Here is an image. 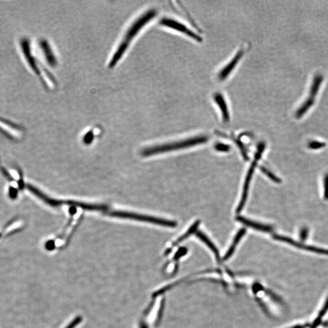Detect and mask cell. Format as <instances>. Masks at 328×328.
Wrapping results in <instances>:
<instances>
[{"label": "cell", "mask_w": 328, "mask_h": 328, "mask_svg": "<svg viewBox=\"0 0 328 328\" xmlns=\"http://www.w3.org/2000/svg\"><path fill=\"white\" fill-rule=\"evenodd\" d=\"M199 223L200 221H199V220L198 221L195 222V223L193 224V226L190 227L189 230H188V231L185 233L184 235H182V236L180 237L176 242H174V246H176V244H179V242H181L182 241H184V240L187 239V238L190 237V235L194 234V233L197 230V227H198Z\"/></svg>", "instance_id": "16"}, {"label": "cell", "mask_w": 328, "mask_h": 328, "mask_svg": "<svg viewBox=\"0 0 328 328\" xmlns=\"http://www.w3.org/2000/svg\"><path fill=\"white\" fill-rule=\"evenodd\" d=\"M324 190L325 199L328 200V174L325 177Z\"/></svg>", "instance_id": "22"}, {"label": "cell", "mask_w": 328, "mask_h": 328, "mask_svg": "<svg viewBox=\"0 0 328 328\" xmlns=\"http://www.w3.org/2000/svg\"><path fill=\"white\" fill-rule=\"evenodd\" d=\"M156 14L157 12L154 9H151L150 11L145 12L144 14L142 15L141 17H139L138 19H137V21L131 25L130 29L128 30L124 38L122 40L119 46L117 47L116 52H114L113 56H112L111 61L109 63V66L110 67L116 66L117 63L123 57L132 40L141 31V29L143 28L148 22H149L153 19H154L156 17Z\"/></svg>", "instance_id": "1"}, {"label": "cell", "mask_w": 328, "mask_h": 328, "mask_svg": "<svg viewBox=\"0 0 328 328\" xmlns=\"http://www.w3.org/2000/svg\"><path fill=\"white\" fill-rule=\"evenodd\" d=\"M236 219L238 221L241 222V223L246 225L248 227L252 228V229L259 230V231L264 232H271L273 230V228L271 226H268V225H264L258 223V222L251 221V220L245 219L244 217H238Z\"/></svg>", "instance_id": "10"}, {"label": "cell", "mask_w": 328, "mask_h": 328, "mask_svg": "<svg viewBox=\"0 0 328 328\" xmlns=\"http://www.w3.org/2000/svg\"><path fill=\"white\" fill-rule=\"evenodd\" d=\"M305 328V327H304L302 326V325H297V326L293 327H291V328Z\"/></svg>", "instance_id": "24"}, {"label": "cell", "mask_w": 328, "mask_h": 328, "mask_svg": "<svg viewBox=\"0 0 328 328\" xmlns=\"http://www.w3.org/2000/svg\"><path fill=\"white\" fill-rule=\"evenodd\" d=\"M141 328H148L147 325L144 324V323H142L141 325Z\"/></svg>", "instance_id": "25"}, {"label": "cell", "mask_w": 328, "mask_h": 328, "mask_svg": "<svg viewBox=\"0 0 328 328\" xmlns=\"http://www.w3.org/2000/svg\"><path fill=\"white\" fill-rule=\"evenodd\" d=\"M326 145L324 142L312 141L309 144V148L312 150H317L322 149Z\"/></svg>", "instance_id": "19"}, {"label": "cell", "mask_w": 328, "mask_h": 328, "mask_svg": "<svg viewBox=\"0 0 328 328\" xmlns=\"http://www.w3.org/2000/svg\"><path fill=\"white\" fill-rule=\"evenodd\" d=\"M196 235L200 240H202V241H203L204 243L212 250L213 252H214L215 256L217 257V259L218 260H219V250H218L216 246H215V245L213 244V242L210 241V240L209 239V238H208L206 235L204 234V233L200 231L197 232Z\"/></svg>", "instance_id": "13"}, {"label": "cell", "mask_w": 328, "mask_h": 328, "mask_svg": "<svg viewBox=\"0 0 328 328\" xmlns=\"http://www.w3.org/2000/svg\"><path fill=\"white\" fill-rule=\"evenodd\" d=\"M214 99L219 108L223 121L224 122H229L230 121L229 110L226 99L224 98L223 95L219 93V92H217V93L214 94Z\"/></svg>", "instance_id": "9"}, {"label": "cell", "mask_w": 328, "mask_h": 328, "mask_svg": "<svg viewBox=\"0 0 328 328\" xmlns=\"http://www.w3.org/2000/svg\"><path fill=\"white\" fill-rule=\"evenodd\" d=\"M187 251V249H185V247L181 248V249H180L179 251L177 252L176 255H175V259H178V258L181 257L182 255L186 254Z\"/></svg>", "instance_id": "23"}, {"label": "cell", "mask_w": 328, "mask_h": 328, "mask_svg": "<svg viewBox=\"0 0 328 328\" xmlns=\"http://www.w3.org/2000/svg\"><path fill=\"white\" fill-rule=\"evenodd\" d=\"M21 44V47L22 54H23L25 60H26L29 66L35 72V74H40V70L37 67L36 61L32 56L31 51V47H30L29 42L26 39H22L20 43Z\"/></svg>", "instance_id": "8"}, {"label": "cell", "mask_w": 328, "mask_h": 328, "mask_svg": "<svg viewBox=\"0 0 328 328\" xmlns=\"http://www.w3.org/2000/svg\"><path fill=\"white\" fill-rule=\"evenodd\" d=\"M328 311V298L326 300V302L325 303L324 307H322V309L320 310L319 315H318L317 317L315 320H318L320 322H322V319L324 317L325 314H327Z\"/></svg>", "instance_id": "18"}, {"label": "cell", "mask_w": 328, "mask_h": 328, "mask_svg": "<svg viewBox=\"0 0 328 328\" xmlns=\"http://www.w3.org/2000/svg\"><path fill=\"white\" fill-rule=\"evenodd\" d=\"M308 233H309V230L307 229V228H303L301 231H300V239H301L302 241H305V240H306L308 236Z\"/></svg>", "instance_id": "21"}, {"label": "cell", "mask_w": 328, "mask_h": 328, "mask_svg": "<svg viewBox=\"0 0 328 328\" xmlns=\"http://www.w3.org/2000/svg\"><path fill=\"white\" fill-rule=\"evenodd\" d=\"M323 81V77L321 75H318L315 77L314 81H313L310 90V98L314 99L318 93V91L320 89V85L322 84Z\"/></svg>", "instance_id": "14"}, {"label": "cell", "mask_w": 328, "mask_h": 328, "mask_svg": "<svg viewBox=\"0 0 328 328\" xmlns=\"http://www.w3.org/2000/svg\"><path fill=\"white\" fill-rule=\"evenodd\" d=\"M260 169H261L262 172L264 173V174L266 175L268 177H269L272 181L276 182V183H280V182H282L281 179H279V177H277L276 176H275L272 173L270 172L269 170H268L266 168L261 167H260Z\"/></svg>", "instance_id": "17"}, {"label": "cell", "mask_w": 328, "mask_h": 328, "mask_svg": "<svg viewBox=\"0 0 328 328\" xmlns=\"http://www.w3.org/2000/svg\"><path fill=\"white\" fill-rule=\"evenodd\" d=\"M273 238L277 241L286 242V243L291 245L292 246L299 248V249L307 250L311 252L316 253L318 254L328 255V249H322V248L308 246L305 244L301 243L295 240L290 239V238L275 234L273 235Z\"/></svg>", "instance_id": "6"}, {"label": "cell", "mask_w": 328, "mask_h": 328, "mask_svg": "<svg viewBox=\"0 0 328 328\" xmlns=\"http://www.w3.org/2000/svg\"><path fill=\"white\" fill-rule=\"evenodd\" d=\"M244 53V50L240 49L239 51L237 52V54H235V56L233 57L231 61L228 63V64L219 71L218 77H219L220 81H225L230 76V74L234 71L235 67L243 57Z\"/></svg>", "instance_id": "7"}, {"label": "cell", "mask_w": 328, "mask_h": 328, "mask_svg": "<svg viewBox=\"0 0 328 328\" xmlns=\"http://www.w3.org/2000/svg\"><path fill=\"white\" fill-rule=\"evenodd\" d=\"M208 140H209V137L206 136L195 137H194V138H190L184 140V141L174 142V143L165 144L163 145H160V146L149 148V149L145 150L144 151L142 152V155H144L145 156H149L153 154L162 153L169 152L174 151V150L185 149V148L194 147L195 145L205 143V142L208 141Z\"/></svg>", "instance_id": "2"}, {"label": "cell", "mask_w": 328, "mask_h": 328, "mask_svg": "<svg viewBox=\"0 0 328 328\" xmlns=\"http://www.w3.org/2000/svg\"><path fill=\"white\" fill-rule=\"evenodd\" d=\"M314 99L308 97L306 101L305 102L304 104L300 108V109L298 110L296 113L297 118H300V117L304 116V115L307 111V110L309 109L314 104Z\"/></svg>", "instance_id": "15"}, {"label": "cell", "mask_w": 328, "mask_h": 328, "mask_svg": "<svg viewBox=\"0 0 328 328\" xmlns=\"http://www.w3.org/2000/svg\"><path fill=\"white\" fill-rule=\"evenodd\" d=\"M21 129L18 125L14 124V122L8 121L3 118H0V131H3L4 134H7V136L12 137V132L13 131L17 135V131ZM13 139V137H12Z\"/></svg>", "instance_id": "11"}, {"label": "cell", "mask_w": 328, "mask_h": 328, "mask_svg": "<svg viewBox=\"0 0 328 328\" xmlns=\"http://www.w3.org/2000/svg\"><path fill=\"white\" fill-rule=\"evenodd\" d=\"M265 147V144L264 142H261L258 146V150L255 154V159L254 162H252L251 166H250L249 171H248L247 175L246 177V181H245L244 187H243V192H242V195L241 197V201H240L239 206H238L237 212L238 214L242 211V209L244 207L245 204H246L248 192H249V189L250 186V182H251V179L252 178L253 174H254L255 168L256 167L257 162L261 158L262 155V153H263Z\"/></svg>", "instance_id": "3"}, {"label": "cell", "mask_w": 328, "mask_h": 328, "mask_svg": "<svg viewBox=\"0 0 328 328\" xmlns=\"http://www.w3.org/2000/svg\"><path fill=\"white\" fill-rule=\"evenodd\" d=\"M160 24L162 26L168 27V28L172 29L174 30V31L183 34L197 42H202V38L199 35L190 30L189 27L185 26L182 22L175 21L174 19L169 18L162 19L161 22H160Z\"/></svg>", "instance_id": "5"}, {"label": "cell", "mask_w": 328, "mask_h": 328, "mask_svg": "<svg viewBox=\"0 0 328 328\" xmlns=\"http://www.w3.org/2000/svg\"><path fill=\"white\" fill-rule=\"evenodd\" d=\"M109 214L110 215H111V216L139 220V221L149 222H151V223L161 225V226H162L175 227L177 226L176 222L169 221V220L157 219V218L152 217L145 216V215L130 214V213L122 212H114L109 213Z\"/></svg>", "instance_id": "4"}, {"label": "cell", "mask_w": 328, "mask_h": 328, "mask_svg": "<svg viewBox=\"0 0 328 328\" xmlns=\"http://www.w3.org/2000/svg\"><path fill=\"white\" fill-rule=\"evenodd\" d=\"M246 230L245 229H242L239 230V232H238L236 237L235 238L234 241H233L232 246H230L229 249L228 250L226 254L225 255V256L223 258V260H227L230 257L232 256L233 254H234L235 248H236L237 245L239 244V242L242 239V237L244 236L245 234H246Z\"/></svg>", "instance_id": "12"}, {"label": "cell", "mask_w": 328, "mask_h": 328, "mask_svg": "<svg viewBox=\"0 0 328 328\" xmlns=\"http://www.w3.org/2000/svg\"><path fill=\"white\" fill-rule=\"evenodd\" d=\"M215 149L219 152H227L229 151L230 147L228 145L219 144L215 145Z\"/></svg>", "instance_id": "20"}]
</instances>
